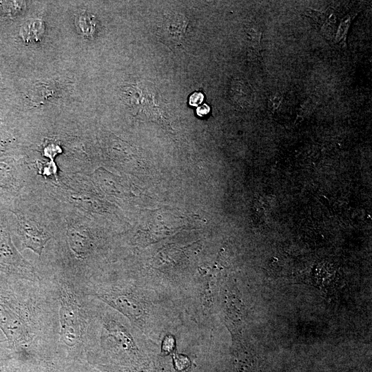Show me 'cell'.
Instances as JSON below:
<instances>
[{
    "label": "cell",
    "mask_w": 372,
    "mask_h": 372,
    "mask_svg": "<svg viewBox=\"0 0 372 372\" xmlns=\"http://www.w3.org/2000/svg\"><path fill=\"white\" fill-rule=\"evenodd\" d=\"M203 99L204 96L202 93L194 92L190 96L189 102L191 105L197 107L202 103Z\"/></svg>",
    "instance_id": "4fadbf2b"
},
{
    "label": "cell",
    "mask_w": 372,
    "mask_h": 372,
    "mask_svg": "<svg viewBox=\"0 0 372 372\" xmlns=\"http://www.w3.org/2000/svg\"><path fill=\"white\" fill-rule=\"evenodd\" d=\"M351 23V18L349 16L345 17L341 21L338 32L336 34L335 39L337 42L340 41L342 38H344L347 33V30L349 29V27Z\"/></svg>",
    "instance_id": "7c38bea8"
},
{
    "label": "cell",
    "mask_w": 372,
    "mask_h": 372,
    "mask_svg": "<svg viewBox=\"0 0 372 372\" xmlns=\"http://www.w3.org/2000/svg\"><path fill=\"white\" fill-rule=\"evenodd\" d=\"M78 25L81 31L86 35L93 34L95 29L94 19L88 14H83L78 18Z\"/></svg>",
    "instance_id": "ba28073f"
},
{
    "label": "cell",
    "mask_w": 372,
    "mask_h": 372,
    "mask_svg": "<svg viewBox=\"0 0 372 372\" xmlns=\"http://www.w3.org/2000/svg\"><path fill=\"white\" fill-rule=\"evenodd\" d=\"M49 279L58 304L56 360L60 366L68 369L86 362L89 296L60 275Z\"/></svg>",
    "instance_id": "7a4b0ae2"
},
{
    "label": "cell",
    "mask_w": 372,
    "mask_h": 372,
    "mask_svg": "<svg viewBox=\"0 0 372 372\" xmlns=\"http://www.w3.org/2000/svg\"><path fill=\"white\" fill-rule=\"evenodd\" d=\"M108 371L110 372H167L163 368H160L154 365L142 369H114Z\"/></svg>",
    "instance_id": "8fae6325"
},
{
    "label": "cell",
    "mask_w": 372,
    "mask_h": 372,
    "mask_svg": "<svg viewBox=\"0 0 372 372\" xmlns=\"http://www.w3.org/2000/svg\"><path fill=\"white\" fill-rule=\"evenodd\" d=\"M188 19L183 14L172 13L164 17L157 28L159 39L165 45H179L185 37Z\"/></svg>",
    "instance_id": "3957f363"
},
{
    "label": "cell",
    "mask_w": 372,
    "mask_h": 372,
    "mask_svg": "<svg viewBox=\"0 0 372 372\" xmlns=\"http://www.w3.org/2000/svg\"><path fill=\"white\" fill-rule=\"evenodd\" d=\"M282 98L280 96H273L271 100L269 101L271 103V107L273 109H277L278 107L280 105L281 102Z\"/></svg>",
    "instance_id": "9a60e30c"
},
{
    "label": "cell",
    "mask_w": 372,
    "mask_h": 372,
    "mask_svg": "<svg viewBox=\"0 0 372 372\" xmlns=\"http://www.w3.org/2000/svg\"><path fill=\"white\" fill-rule=\"evenodd\" d=\"M21 368L8 349L0 351V372H18Z\"/></svg>",
    "instance_id": "8992f818"
},
{
    "label": "cell",
    "mask_w": 372,
    "mask_h": 372,
    "mask_svg": "<svg viewBox=\"0 0 372 372\" xmlns=\"http://www.w3.org/2000/svg\"><path fill=\"white\" fill-rule=\"evenodd\" d=\"M45 31L44 23L40 19H30L25 22L19 34L25 43H35L41 40Z\"/></svg>",
    "instance_id": "5b68a950"
},
{
    "label": "cell",
    "mask_w": 372,
    "mask_h": 372,
    "mask_svg": "<svg viewBox=\"0 0 372 372\" xmlns=\"http://www.w3.org/2000/svg\"><path fill=\"white\" fill-rule=\"evenodd\" d=\"M19 226L23 249L32 250L41 260L43 249L52 238V234L32 220H20Z\"/></svg>",
    "instance_id": "277c9868"
},
{
    "label": "cell",
    "mask_w": 372,
    "mask_h": 372,
    "mask_svg": "<svg viewBox=\"0 0 372 372\" xmlns=\"http://www.w3.org/2000/svg\"><path fill=\"white\" fill-rule=\"evenodd\" d=\"M18 372H68V370L58 366L51 365L34 368L23 367Z\"/></svg>",
    "instance_id": "9c48e42d"
},
{
    "label": "cell",
    "mask_w": 372,
    "mask_h": 372,
    "mask_svg": "<svg viewBox=\"0 0 372 372\" xmlns=\"http://www.w3.org/2000/svg\"><path fill=\"white\" fill-rule=\"evenodd\" d=\"M209 107L206 104H203V105L198 107L196 112L198 115L204 116L209 113Z\"/></svg>",
    "instance_id": "5bb4252c"
},
{
    "label": "cell",
    "mask_w": 372,
    "mask_h": 372,
    "mask_svg": "<svg viewBox=\"0 0 372 372\" xmlns=\"http://www.w3.org/2000/svg\"><path fill=\"white\" fill-rule=\"evenodd\" d=\"M7 349L8 348L6 339L0 338V351Z\"/></svg>",
    "instance_id": "2e32d148"
},
{
    "label": "cell",
    "mask_w": 372,
    "mask_h": 372,
    "mask_svg": "<svg viewBox=\"0 0 372 372\" xmlns=\"http://www.w3.org/2000/svg\"><path fill=\"white\" fill-rule=\"evenodd\" d=\"M176 342L172 335H167L164 338L161 344V353L163 355H168L174 353L175 351Z\"/></svg>",
    "instance_id": "30bf717a"
},
{
    "label": "cell",
    "mask_w": 372,
    "mask_h": 372,
    "mask_svg": "<svg viewBox=\"0 0 372 372\" xmlns=\"http://www.w3.org/2000/svg\"><path fill=\"white\" fill-rule=\"evenodd\" d=\"M58 304L48 278L31 281L0 273V331L23 366L57 365Z\"/></svg>",
    "instance_id": "6da1fadb"
},
{
    "label": "cell",
    "mask_w": 372,
    "mask_h": 372,
    "mask_svg": "<svg viewBox=\"0 0 372 372\" xmlns=\"http://www.w3.org/2000/svg\"><path fill=\"white\" fill-rule=\"evenodd\" d=\"M172 363L176 372H189L192 366V362L189 357L183 353H174L172 355Z\"/></svg>",
    "instance_id": "52a82bcc"
}]
</instances>
